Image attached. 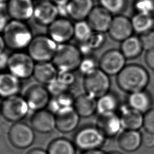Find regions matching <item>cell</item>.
I'll return each mask as SVG.
<instances>
[{"label": "cell", "instance_id": "obj_31", "mask_svg": "<svg viewBox=\"0 0 154 154\" xmlns=\"http://www.w3.org/2000/svg\"><path fill=\"white\" fill-rule=\"evenodd\" d=\"M47 152L48 154H76V146L69 140L59 138L51 142Z\"/></svg>", "mask_w": 154, "mask_h": 154}, {"label": "cell", "instance_id": "obj_46", "mask_svg": "<svg viewBox=\"0 0 154 154\" xmlns=\"http://www.w3.org/2000/svg\"><path fill=\"white\" fill-rule=\"evenodd\" d=\"M55 4L58 7L66 6L70 0H49Z\"/></svg>", "mask_w": 154, "mask_h": 154}, {"label": "cell", "instance_id": "obj_51", "mask_svg": "<svg viewBox=\"0 0 154 154\" xmlns=\"http://www.w3.org/2000/svg\"><path fill=\"white\" fill-rule=\"evenodd\" d=\"M33 1H34V0H33ZM37 1H42V0H37Z\"/></svg>", "mask_w": 154, "mask_h": 154}, {"label": "cell", "instance_id": "obj_6", "mask_svg": "<svg viewBox=\"0 0 154 154\" xmlns=\"http://www.w3.org/2000/svg\"><path fill=\"white\" fill-rule=\"evenodd\" d=\"M29 110L24 97L19 95L4 99L0 105V111L3 117L14 123L19 122L25 118Z\"/></svg>", "mask_w": 154, "mask_h": 154}, {"label": "cell", "instance_id": "obj_2", "mask_svg": "<svg viewBox=\"0 0 154 154\" xmlns=\"http://www.w3.org/2000/svg\"><path fill=\"white\" fill-rule=\"evenodd\" d=\"M6 46L15 51L27 48L34 36L26 22L11 19L2 32Z\"/></svg>", "mask_w": 154, "mask_h": 154}, {"label": "cell", "instance_id": "obj_22", "mask_svg": "<svg viewBox=\"0 0 154 154\" xmlns=\"http://www.w3.org/2000/svg\"><path fill=\"white\" fill-rule=\"evenodd\" d=\"M21 89L20 79L11 73H0V97L4 99L18 95Z\"/></svg>", "mask_w": 154, "mask_h": 154}, {"label": "cell", "instance_id": "obj_41", "mask_svg": "<svg viewBox=\"0 0 154 154\" xmlns=\"http://www.w3.org/2000/svg\"><path fill=\"white\" fill-rule=\"evenodd\" d=\"M141 142L145 147L152 148L154 147V133L145 131L141 134Z\"/></svg>", "mask_w": 154, "mask_h": 154}, {"label": "cell", "instance_id": "obj_18", "mask_svg": "<svg viewBox=\"0 0 154 154\" xmlns=\"http://www.w3.org/2000/svg\"><path fill=\"white\" fill-rule=\"evenodd\" d=\"M55 116L56 128L60 132H71L78 126L80 116L73 107L64 109Z\"/></svg>", "mask_w": 154, "mask_h": 154}, {"label": "cell", "instance_id": "obj_47", "mask_svg": "<svg viewBox=\"0 0 154 154\" xmlns=\"http://www.w3.org/2000/svg\"><path fill=\"white\" fill-rule=\"evenodd\" d=\"M82 154H106L102 150L99 149H95L88 151H84L82 153Z\"/></svg>", "mask_w": 154, "mask_h": 154}, {"label": "cell", "instance_id": "obj_12", "mask_svg": "<svg viewBox=\"0 0 154 154\" xmlns=\"http://www.w3.org/2000/svg\"><path fill=\"white\" fill-rule=\"evenodd\" d=\"M23 97L29 109L34 112L44 109L48 106L51 100V94L48 89L38 84L28 88Z\"/></svg>", "mask_w": 154, "mask_h": 154}, {"label": "cell", "instance_id": "obj_15", "mask_svg": "<svg viewBox=\"0 0 154 154\" xmlns=\"http://www.w3.org/2000/svg\"><path fill=\"white\" fill-rule=\"evenodd\" d=\"M133 32L131 20L122 14H117L113 17L108 31L112 39L120 42L132 35Z\"/></svg>", "mask_w": 154, "mask_h": 154}, {"label": "cell", "instance_id": "obj_24", "mask_svg": "<svg viewBox=\"0 0 154 154\" xmlns=\"http://www.w3.org/2000/svg\"><path fill=\"white\" fill-rule=\"evenodd\" d=\"M97 99L88 93L79 94L75 98L73 108L80 117H89L96 111Z\"/></svg>", "mask_w": 154, "mask_h": 154}, {"label": "cell", "instance_id": "obj_29", "mask_svg": "<svg viewBox=\"0 0 154 154\" xmlns=\"http://www.w3.org/2000/svg\"><path fill=\"white\" fill-rule=\"evenodd\" d=\"M74 101L75 98L68 90L51 98L48 106L49 110L55 115L64 109L73 107Z\"/></svg>", "mask_w": 154, "mask_h": 154}, {"label": "cell", "instance_id": "obj_40", "mask_svg": "<svg viewBox=\"0 0 154 154\" xmlns=\"http://www.w3.org/2000/svg\"><path fill=\"white\" fill-rule=\"evenodd\" d=\"M57 78L69 87L73 84L75 79V76L72 72L58 71V74Z\"/></svg>", "mask_w": 154, "mask_h": 154}, {"label": "cell", "instance_id": "obj_17", "mask_svg": "<svg viewBox=\"0 0 154 154\" xmlns=\"http://www.w3.org/2000/svg\"><path fill=\"white\" fill-rule=\"evenodd\" d=\"M96 126L106 138L117 136L123 128L120 117L117 112L99 114Z\"/></svg>", "mask_w": 154, "mask_h": 154}, {"label": "cell", "instance_id": "obj_11", "mask_svg": "<svg viewBox=\"0 0 154 154\" xmlns=\"http://www.w3.org/2000/svg\"><path fill=\"white\" fill-rule=\"evenodd\" d=\"M126 58L122 52L110 49L105 52L99 61V69L109 75H117L126 66Z\"/></svg>", "mask_w": 154, "mask_h": 154}, {"label": "cell", "instance_id": "obj_36", "mask_svg": "<svg viewBox=\"0 0 154 154\" xmlns=\"http://www.w3.org/2000/svg\"><path fill=\"white\" fill-rule=\"evenodd\" d=\"M105 42V36L104 33L94 32L90 38L86 42L93 51L101 48Z\"/></svg>", "mask_w": 154, "mask_h": 154}, {"label": "cell", "instance_id": "obj_27", "mask_svg": "<svg viewBox=\"0 0 154 154\" xmlns=\"http://www.w3.org/2000/svg\"><path fill=\"white\" fill-rule=\"evenodd\" d=\"M143 48L140 37L131 35L121 42L120 51L126 59L138 57L142 52Z\"/></svg>", "mask_w": 154, "mask_h": 154}, {"label": "cell", "instance_id": "obj_30", "mask_svg": "<svg viewBox=\"0 0 154 154\" xmlns=\"http://www.w3.org/2000/svg\"><path fill=\"white\" fill-rule=\"evenodd\" d=\"M120 106L116 96L108 92L97 99L96 112L99 114L116 112Z\"/></svg>", "mask_w": 154, "mask_h": 154}, {"label": "cell", "instance_id": "obj_34", "mask_svg": "<svg viewBox=\"0 0 154 154\" xmlns=\"http://www.w3.org/2000/svg\"><path fill=\"white\" fill-rule=\"evenodd\" d=\"M134 8L136 13L154 17V0H134Z\"/></svg>", "mask_w": 154, "mask_h": 154}, {"label": "cell", "instance_id": "obj_5", "mask_svg": "<svg viewBox=\"0 0 154 154\" xmlns=\"http://www.w3.org/2000/svg\"><path fill=\"white\" fill-rule=\"evenodd\" d=\"M106 138L96 126H86L76 133L74 144L76 147L83 152L99 149L105 143Z\"/></svg>", "mask_w": 154, "mask_h": 154}, {"label": "cell", "instance_id": "obj_7", "mask_svg": "<svg viewBox=\"0 0 154 154\" xmlns=\"http://www.w3.org/2000/svg\"><path fill=\"white\" fill-rule=\"evenodd\" d=\"M34 60L28 54L22 51H15L10 55L8 72L20 79H26L33 75L35 67Z\"/></svg>", "mask_w": 154, "mask_h": 154}, {"label": "cell", "instance_id": "obj_33", "mask_svg": "<svg viewBox=\"0 0 154 154\" xmlns=\"http://www.w3.org/2000/svg\"><path fill=\"white\" fill-rule=\"evenodd\" d=\"M100 5L112 14H119L126 8V0H99Z\"/></svg>", "mask_w": 154, "mask_h": 154}, {"label": "cell", "instance_id": "obj_44", "mask_svg": "<svg viewBox=\"0 0 154 154\" xmlns=\"http://www.w3.org/2000/svg\"><path fill=\"white\" fill-rule=\"evenodd\" d=\"M9 20L8 15L5 14L4 11H0V33L3 32Z\"/></svg>", "mask_w": 154, "mask_h": 154}, {"label": "cell", "instance_id": "obj_39", "mask_svg": "<svg viewBox=\"0 0 154 154\" xmlns=\"http://www.w3.org/2000/svg\"><path fill=\"white\" fill-rule=\"evenodd\" d=\"M143 126L145 131L154 133V109L146 112L143 117Z\"/></svg>", "mask_w": 154, "mask_h": 154}, {"label": "cell", "instance_id": "obj_1", "mask_svg": "<svg viewBox=\"0 0 154 154\" xmlns=\"http://www.w3.org/2000/svg\"><path fill=\"white\" fill-rule=\"evenodd\" d=\"M148 72L143 66L126 65L117 75V82L121 90L129 93L144 90L149 82Z\"/></svg>", "mask_w": 154, "mask_h": 154}, {"label": "cell", "instance_id": "obj_49", "mask_svg": "<svg viewBox=\"0 0 154 154\" xmlns=\"http://www.w3.org/2000/svg\"><path fill=\"white\" fill-rule=\"evenodd\" d=\"M10 0H0V3H4V4H7V2Z\"/></svg>", "mask_w": 154, "mask_h": 154}, {"label": "cell", "instance_id": "obj_8", "mask_svg": "<svg viewBox=\"0 0 154 154\" xmlns=\"http://www.w3.org/2000/svg\"><path fill=\"white\" fill-rule=\"evenodd\" d=\"M83 85L86 93L98 99L109 92L111 82L109 76L99 68L84 76Z\"/></svg>", "mask_w": 154, "mask_h": 154}, {"label": "cell", "instance_id": "obj_26", "mask_svg": "<svg viewBox=\"0 0 154 154\" xmlns=\"http://www.w3.org/2000/svg\"><path fill=\"white\" fill-rule=\"evenodd\" d=\"M118 143L123 150L135 152L142 144L141 133L137 130H125L120 134Z\"/></svg>", "mask_w": 154, "mask_h": 154}, {"label": "cell", "instance_id": "obj_21", "mask_svg": "<svg viewBox=\"0 0 154 154\" xmlns=\"http://www.w3.org/2000/svg\"><path fill=\"white\" fill-rule=\"evenodd\" d=\"M94 7L93 0H70L66 5L67 16L76 22L86 20Z\"/></svg>", "mask_w": 154, "mask_h": 154}, {"label": "cell", "instance_id": "obj_9", "mask_svg": "<svg viewBox=\"0 0 154 154\" xmlns=\"http://www.w3.org/2000/svg\"><path fill=\"white\" fill-rule=\"evenodd\" d=\"M34 129L31 126L22 123H14L8 131V140L16 148L26 149L34 141L35 135Z\"/></svg>", "mask_w": 154, "mask_h": 154}, {"label": "cell", "instance_id": "obj_28", "mask_svg": "<svg viewBox=\"0 0 154 154\" xmlns=\"http://www.w3.org/2000/svg\"><path fill=\"white\" fill-rule=\"evenodd\" d=\"M131 20L134 32L140 35L154 29V17L150 15L136 13Z\"/></svg>", "mask_w": 154, "mask_h": 154}, {"label": "cell", "instance_id": "obj_20", "mask_svg": "<svg viewBox=\"0 0 154 154\" xmlns=\"http://www.w3.org/2000/svg\"><path fill=\"white\" fill-rule=\"evenodd\" d=\"M30 124L32 128L38 132L49 133L56 128L55 116L49 110H40L32 115Z\"/></svg>", "mask_w": 154, "mask_h": 154}, {"label": "cell", "instance_id": "obj_23", "mask_svg": "<svg viewBox=\"0 0 154 154\" xmlns=\"http://www.w3.org/2000/svg\"><path fill=\"white\" fill-rule=\"evenodd\" d=\"M58 70L51 61L37 63L33 76L40 84L48 85L57 78Z\"/></svg>", "mask_w": 154, "mask_h": 154}, {"label": "cell", "instance_id": "obj_14", "mask_svg": "<svg viewBox=\"0 0 154 154\" xmlns=\"http://www.w3.org/2000/svg\"><path fill=\"white\" fill-rule=\"evenodd\" d=\"M34 7L33 0H10L6 11L11 19L26 22L32 18Z\"/></svg>", "mask_w": 154, "mask_h": 154}, {"label": "cell", "instance_id": "obj_37", "mask_svg": "<svg viewBox=\"0 0 154 154\" xmlns=\"http://www.w3.org/2000/svg\"><path fill=\"white\" fill-rule=\"evenodd\" d=\"M69 87L64 85L57 78L47 85V89L50 94L54 96L69 90Z\"/></svg>", "mask_w": 154, "mask_h": 154}, {"label": "cell", "instance_id": "obj_50", "mask_svg": "<svg viewBox=\"0 0 154 154\" xmlns=\"http://www.w3.org/2000/svg\"><path fill=\"white\" fill-rule=\"evenodd\" d=\"M107 154H122V153H121L120 152H111L108 153Z\"/></svg>", "mask_w": 154, "mask_h": 154}, {"label": "cell", "instance_id": "obj_43", "mask_svg": "<svg viewBox=\"0 0 154 154\" xmlns=\"http://www.w3.org/2000/svg\"><path fill=\"white\" fill-rule=\"evenodd\" d=\"M9 57L10 55L5 51L0 54V70L7 68Z\"/></svg>", "mask_w": 154, "mask_h": 154}, {"label": "cell", "instance_id": "obj_10", "mask_svg": "<svg viewBox=\"0 0 154 154\" xmlns=\"http://www.w3.org/2000/svg\"><path fill=\"white\" fill-rule=\"evenodd\" d=\"M48 27V35L58 45L67 43L74 37V23L66 17H58Z\"/></svg>", "mask_w": 154, "mask_h": 154}, {"label": "cell", "instance_id": "obj_16", "mask_svg": "<svg viewBox=\"0 0 154 154\" xmlns=\"http://www.w3.org/2000/svg\"><path fill=\"white\" fill-rule=\"evenodd\" d=\"M112 19V14L99 5L93 8L86 20L94 32L105 33L108 31Z\"/></svg>", "mask_w": 154, "mask_h": 154}, {"label": "cell", "instance_id": "obj_13", "mask_svg": "<svg viewBox=\"0 0 154 154\" xmlns=\"http://www.w3.org/2000/svg\"><path fill=\"white\" fill-rule=\"evenodd\" d=\"M59 16L58 7L49 0L39 1L35 4L32 18L40 25L48 26Z\"/></svg>", "mask_w": 154, "mask_h": 154}, {"label": "cell", "instance_id": "obj_25", "mask_svg": "<svg viewBox=\"0 0 154 154\" xmlns=\"http://www.w3.org/2000/svg\"><path fill=\"white\" fill-rule=\"evenodd\" d=\"M127 104L131 108L145 114L151 109L152 99L150 94L144 90L129 93L127 99Z\"/></svg>", "mask_w": 154, "mask_h": 154}, {"label": "cell", "instance_id": "obj_35", "mask_svg": "<svg viewBox=\"0 0 154 154\" xmlns=\"http://www.w3.org/2000/svg\"><path fill=\"white\" fill-rule=\"evenodd\" d=\"M98 68H97L96 60L91 55H89L82 57L78 69L85 76L93 73Z\"/></svg>", "mask_w": 154, "mask_h": 154}, {"label": "cell", "instance_id": "obj_4", "mask_svg": "<svg viewBox=\"0 0 154 154\" xmlns=\"http://www.w3.org/2000/svg\"><path fill=\"white\" fill-rule=\"evenodd\" d=\"M58 44L48 35L40 34L34 36L28 49V54L37 63L52 60Z\"/></svg>", "mask_w": 154, "mask_h": 154}, {"label": "cell", "instance_id": "obj_45", "mask_svg": "<svg viewBox=\"0 0 154 154\" xmlns=\"http://www.w3.org/2000/svg\"><path fill=\"white\" fill-rule=\"evenodd\" d=\"M26 154H48V152L40 148H34L29 150Z\"/></svg>", "mask_w": 154, "mask_h": 154}, {"label": "cell", "instance_id": "obj_32", "mask_svg": "<svg viewBox=\"0 0 154 154\" xmlns=\"http://www.w3.org/2000/svg\"><path fill=\"white\" fill-rule=\"evenodd\" d=\"M94 31L86 20L77 21L74 23V38L79 43L87 42Z\"/></svg>", "mask_w": 154, "mask_h": 154}, {"label": "cell", "instance_id": "obj_19", "mask_svg": "<svg viewBox=\"0 0 154 154\" xmlns=\"http://www.w3.org/2000/svg\"><path fill=\"white\" fill-rule=\"evenodd\" d=\"M118 111L122 128L125 130L138 131L143 126L144 115L131 108L127 103L120 106Z\"/></svg>", "mask_w": 154, "mask_h": 154}, {"label": "cell", "instance_id": "obj_42", "mask_svg": "<svg viewBox=\"0 0 154 154\" xmlns=\"http://www.w3.org/2000/svg\"><path fill=\"white\" fill-rule=\"evenodd\" d=\"M145 61L148 67L152 70H154V49L147 51Z\"/></svg>", "mask_w": 154, "mask_h": 154}, {"label": "cell", "instance_id": "obj_48", "mask_svg": "<svg viewBox=\"0 0 154 154\" xmlns=\"http://www.w3.org/2000/svg\"><path fill=\"white\" fill-rule=\"evenodd\" d=\"M5 47H6V45L4 40L3 36L0 35V54L3 52H4V49Z\"/></svg>", "mask_w": 154, "mask_h": 154}, {"label": "cell", "instance_id": "obj_38", "mask_svg": "<svg viewBox=\"0 0 154 154\" xmlns=\"http://www.w3.org/2000/svg\"><path fill=\"white\" fill-rule=\"evenodd\" d=\"M140 38L143 49L149 51L154 49V30L141 35Z\"/></svg>", "mask_w": 154, "mask_h": 154}, {"label": "cell", "instance_id": "obj_3", "mask_svg": "<svg viewBox=\"0 0 154 154\" xmlns=\"http://www.w3.org/2000/svg\"><path fill=\"white\" fill-rule=\"evenodd\" d=\"M82 57L78 46L64 43L58 45L52 62L58 71L73 72L78 69Z\"/></svg>", "mask_w": 154, "mask_h": 154}]
</instances>
